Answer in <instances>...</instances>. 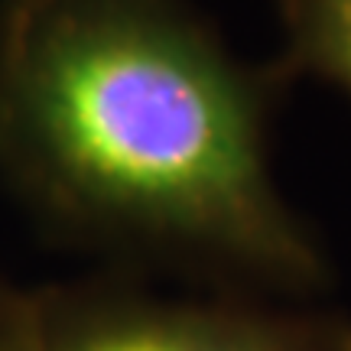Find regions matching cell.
Here are the masks:
<instances>
[{"mask_svg": "<svg viewBox=\"0 0 351 351\" xmlns=\"http://www.w3.org/2000/svg\"><path fill=\"white\" fill-rule=\"evenodd\" d=\"M0 140L85 221L283 287L322 276L267 173L261 88L179 0H10Z\"/></svg>", "mask_w": 351, "mask_h": 351, "instance_id": "1", "label": "cell"}, {"mask_svg": "<svg viewBox=\"0 0 351 351\" xmlns=\"http://www.w3.org/2000/svg\"><path fill=\"white\" fill-rule=\"evenodd\" d=\"M49 351H348V335L300 319L130 302L82 319Z\"/></svg>", "mask_w": 351, "mask_h": 351, "instance_id": "2", "label": "cell"}, {"mask_svg": "<svg viewBox=\"0 0 351 351\" xmlns=\"http://www.w3.org/2000/svg\"><path fill=\"white\" fill-rule=\"evenodd\" d=\"M293 69L351 95V0H280Z\"/></svg>", "mask_w": 351, "mask_h": 351, "instance_id": "3", "label": "cell"}, {"mask_svg": "<svg viewBox=\"0 0 351 351\" xmlns=\"http://www.w3.org/2000/svg\"><path fill=\"white\" fill-rule=\"evenodd\" d=\"M348 351H351V335H348Z\"/></svg>", "mask_w": 351, "mask_h": 351, "instance_id": "4", "label": "cell"}]
</instances>
